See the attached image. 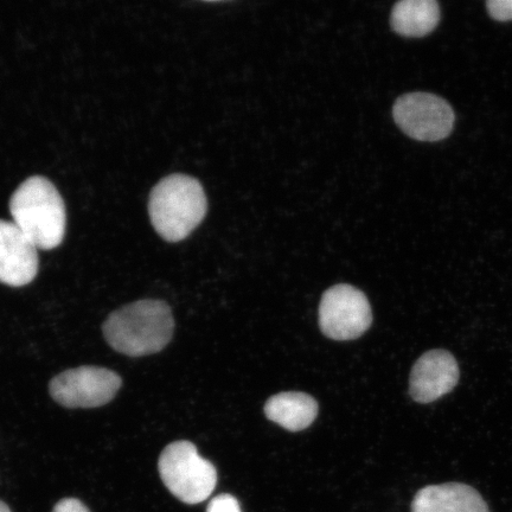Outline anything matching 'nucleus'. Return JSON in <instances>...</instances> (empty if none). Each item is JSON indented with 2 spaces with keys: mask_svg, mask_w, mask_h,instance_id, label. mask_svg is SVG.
I'll return each instance as SVG.
<instances>
[{
  "mask_svg": "<svg viewBox=\"0 0 512 512\" xmlns=\"http://www.w3.org/2000/svg\"><path fill=\"white\" fill-rule=\"evenodd\" d=\"M174 317L160 300H140L111 313L102 330L110 347L130 357L157 354L174 335Z\"/></svg>",
  "mask_w": 512,
  "mask_h": 512,
  "instance_id": "1",
  "label": "nucleus"
},
{
  "mask_svg": "<svg viewBox=\"0 0 512 512\" xmlns=\"http://www.w3.org/2000/svg\"><path fill=\"white\" fill-rule=\"evenodd\" d=\"M10 213L37 249L50 251L61 245L66 235V206L49 179L34 176L19 185L11 197Z\"/></svg>",
  "mask_w": 512,
  "mask_h": 512,
  "instance_id": "2",
  "label": "nucleus"
},
{
  "mask_svg": "<svg viewBox=\"0 0 512 512\" xmlns=\"http://www.w3.org/2000/svg\"><path fill=\"white\" fill-rule=\"evenodd\" d=\"M208 210L207 196L196 178L171 175L152 189L149 214L153 228L165 241L187 239Z\"/></svg>",
  "mask_w": 512,
  "mask_h": 512,
  "instance_id": "3",
  "label": "nucleus"
},
{
  "mask_svg": "<svg viewBox=\"0 0 512 512\" xmlns=\"http://www.w3.org/2000/svg\"><path fill=\"white\" fill-rule=\"evenodd\" d=\"M158 469L166 488L183 503L207 501L216 488L215 466L203 459L189 441L166 446L160 454Z\"/></svg>",
  "mask_w": 512,
  "mask_h": 512,
  "instance_id": "4",
  "label": "nucleus"
},
{
  "mask_svg": "<svg viewBox=\"0 0 512 512\" xmlns=\"http://www.w3.org/2000/svg\"><path fill=\"white\" fill-rule=\"evenodd\" d=\"M373 322L366 294L351 285H336L324 293L319 306V326L326 337L351 341L361 337Z\"/></svg>",
  "mask_w": 512,
  "mask_h": 512,
  "instance_id": "5",
  "label": "nucleus"
},
{
  "mask_svg": "<svg viewBox=\"0 0 512 512\" xmlns=\"http://www.w3.org/2000/svg\"><path fill=\"white\" fill-rule=\"evenodd\" d=\"M121 377L101 367L85 366L63 371L51 380L49 393L67 408H96L111 402L121 388Z\"/></svg>",
  "mask_w": 512,
  "mask_h": 512,
  "instance_id": "6",
  "label": "nucleus"
},
{
  "mask_svg": "<svg viewBox=\"0 0 512 512\" xmlns=\"http://www.w3.org/2000/svg\"><path fill=\"white\" fill-rule=\"evenodd\" d=\"M393 115L408 137L419 142H439L450 136L454 112L444 99L430 93H409L396 100Z\"/></svg>",
  "mask_w": 512,
  "mask_h": 512,
  "instance_id": "7",
  "label": "nucleus"
},
{
  "mask_svg": "<svg viewBox=\"0 0 512 512\" xmlns=\"http://www.w3.org/2000/svg\"><path fill=\"white\" fill-rule=\"evenodd\" d=\"M459 367L450 352L431 350L414 364L409 379V394L418 403H431L457 386Z\"/></svg>",
  "mask_w": 512,
  "mask_h": 512,
  "instance_id": "8",
  "label": "nucleus"
},
{
  "mask_svg": "<svg viewBox=\"0 0 512 512\" xmlns=\"http://www.w3.org/2000/svg\"><path fill=\"white\" fill-rule=\"evenodd\" d=\"M37 247L14 222L0 220V283L23 287L38 273Z\"/></svg>",
  "mask_w": 512,
  "mask_h": 512,
  "instance_id": "9",
  "label": "nucleus"
},
{
  "mask_svg": "<svg viewBox=\"0 0 512 512\" xmlns=\"http://www.w3.org/2000/svg\"><path fill=\"white\" fill-rule=\"evenodd\" d=\"M412 512H490L489 505L472 486L462 483L428 485L413 499Z\"/></svg>",
  "mask_w": 512,
  "mask_h": 512,
  "instance_id": "10",
  "label": "nucleus"
},
{
  "mask_svg": "<svg viewBox=\"0 0 512 512\" xmlns=\"http://www.w3.org/2000/svg\"><path fill=\"white\" fill-rule=\"evenodd\" d=\"M267 418L291 432L309 427L318 415V403L305 393H281L272 396L265 406Z\"/></svg>",
  "mask_w": 512,
  "mask_h": 512,
  "instance_id": "11",
  "label": "nucleus"
},
{
  "mask_svg": "<svg viewBox=\"0 0 512 512\" xmlns=\"http://www.w3.org/2000/svg\"><path fill=\"white\" fill-rule=\"evenodd\" d=\"M439 4L434 0H403L394 6L390 23L399 35L424 37L437 28Z\"/></svg>",
  "mask_w": 512,
  "mask_h": 512,
  "instance_id": "12",
  "label": "nucleus"
},
{
  "mask_svg": "<svg viewBox=\"0 0 512 512\" xmlns=\"http://www.w3.org/2000/svg\"><path fill=\"white\" fill-rule=\"evenodd\" d=\"M486 6H488L489 14L496 21H512V0H490Z\"/></svg>",
  "mask_w": 512,
  "mask_h": 512,
  "instance_id": "13",
  "label": "nucleus"
},
{
  "mask_svg": "<svg viewBox=\"0 0 512 512\" xmlns=\"http://www.w3.org/2000/svg\"><path fill=\"white\" fill-rule=\"evenodd\" d=\"M207 512H242L240 503L232 495L217 496L208 505Z\"/></svg>",
  "mask_w": 512,
  "mask_h": 512,
  "instance_id": "14",
  "label": "nucleus"
},
{
  "mask_svg": "<svg viewBox=\"0 0 512 512\" xmlns=\"http://www.w3.org/2000/svg\"><path fill=\"white\" fill-rule=\"evenodd\" d=\"M53 512H91L79 499L64 498L57 503Z\"/></svg>",
  "mask_w": 512,
  "mask_h": 512,
  "instance_id": "15",
  "label": "nucleus"
},
{
  "mask_svg": "<svg viewBox=\"0 0 512 512\" xmlns=\"http://www.w3.org/2000/svg\"><path fill=\"white\" fill-rule=\"evenodd\" d=\"M0 512H12L8 505H6L4 502L0 501Z\"/></svg>",
  "mask_w": 512,
  "mask_h": 512,
  "instance_id": "16",
  "label": "nucleus"
}]
</instances>
